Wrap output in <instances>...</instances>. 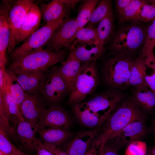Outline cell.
<instances>
[{
	"instance_id": "6da1fadb",
	"label": "cell",
	"mask_w": 155,
	"mask_h": 155,
	"mask_svg": "<svg viewBox=\"0 0 155 155\" xmlns=\"http://www.w3.org/2000/svg\"><path fill=\"white\" fill-rule=\"evenodd\" d=\"M126 97L122 91L108 89L86 101L71 105L72 113L84 126L100 129Z\"/></svg>"
},
{
	"instance_id": "7a4b0ae2",
	"label": "cell",
	"mask_w": 155,
	"mask_h": 155,
	"mask_svg": "<svg viewBox=\"0 0 155 155\" xmlns=\"http://www.w3.org/2000/svg\"><path fill=\"white\" fill-rule=\"evenodd\" d=\"M136 58L114 52L108 55L101 70L103 82L108 89L122 91L129 87L130 73Z\"/></svg>"
},
{
	"instance_id": "3957f363",
	"label": "cell",
	"mask_w": 155,
	"mask_h": 155,
	"mask_svg": "<svg viewBox=\"0 0 155 155\" xmlns=\"http://www.w3.org/2000/svg\"><path fill=\"white\" fill-rule=\"evenodd\" d=\"M145 113L131 96H127L100 128V134L105 143L130 123L144 119Z\"/></svg>"
},
{
	"instance_id": "277c9868",
	"label": "cell",
	"mask_w": 155,
	"mask_h": 155,
	"mask_svg": "<svg viewBox=\"0 0 155 155\" xmlns=\"http://www.w3.org/2000/svg\"><path fill=\"white\" fill-rule=\"evenodd\" d=\"M65 53V49L55 51L41 48L18 57L6 68L15 73L25 71H48L52 66L63 61Z\"/></svg>"
},
{
	"instance_id": "5b68a950",
	"label": "cell",
	"mask_w": 155,
	"mask_h": 155,
	"mask_svg": "<svg viewBox=\"0 0 155 155\" xmlns=\"http://www.w3.org/2000/svg\"><path fill=\"white\" fill-rule=\"evenodd\" d=\"M99 80L96 62L82 63L69 96L67 104L71 106L82 102L96 90Z\"/></svg>"
},
{
	"instance_id": "8992f818",
	"label": "cell",
	"mask_w": 155,
	"mask_h": 155,
	"mask_svg": "<svg viewBox=\"0 0 155 155\" xmlns=\"http://www.w3.org/2000/svg\"><path fill=\"white\" fill-rule=\"evenodd\" d=\"M146 30L137 25L127 27L120 31L113 45L114 52L135 58L137 51L143 46Z\"/></svg>"
},
{
	"instance_id": "52a82bcc",
	"label": "cell",
	"mask_w": 155,
	"mask_h": 155,
	"mask_svg": "<svg viewBox=\"0 0 155 155\" xmlns=\"http://www.w3.org/2000/svg\"><path fill=\"white\" fill-rule=\"evenodd\" d=\"M66 15H64L55 21L46 23L38 29L10 54V59L12 61L21 56L46 45Z\"/></svg>"
},
{
	"instance_id": "ba28073f",
	"label": "cell",
	"mask_w": 155,
	"mask_h": 155,
	"mask_svg": "<svg viewBox=\"0 0 155 155\" xmlns=\"http://www.w3.org/2000/svg\"><path fill=\"white\" fill-rule=\"evenodd\" d=\"M45 104L49 107L61 106L69 92L67 85L62 77L60 66H52L49 71L46 81L40 93Z\"/></svg>"
},
{
	"instance_id": "9c48e42d",
	"label": "cell",
	"mask_w": 155,
	"mask_h": 155,
	"mask_svg": "<svg viewBox=\"0 0 155 155\" xmlns=\"http://www.w3.org/2000/svg\"><path fill=\"white\" fill-rule=\"evenodd\" d=\"M35 3L32 0H19L12 6L9 15L11 35L7 54H10L15 49L19 32L27 13Z\"/></svg>"
},
{
	"instance_id": "30bf717a",
	"label": "cell",
	"mask_w": 155,
	"mask_h": 155,
	"mask_svg": "<svg viewBox=\"0 0 155 155\" xmlns=\"http://www.w3.org/2000/svg\"><path fill=\"white\" fill-rule=\"evenodd\" d=\"M100 129L76 133L61 147L68 155H84L96 140Z\"/></svg>"
},
{
	"instance_id": "8fae6325",
	"label": "cell",
	"mask_w": 155,
	"mask_h": 155,
	"mask_svg": "<svg viewBox=\"0 0 155 155\" xmlns=\"http://www.w3.org/2000/svg\"><path fill=\"white\" fill-rule=\"evenodd\" d=\"M78 30L76 18L66 17L46 44V49L57 51L65 48Z\"/></svg>"
},
{
	"instance_id": "7c38bea8",
	"label": "cell",
	"mask_w": 155,
	"mask_h": 155,
	"mask_svg": "<svg viewBox=\"0 0 155 155\" xmlns=\"http://www.w3.org/2000/svg\"><path fill=\"white\" fill-rule=\"evenodd\" d=\"M37 124L39 127H57L69 129L73 124V120L63 107L53 106L46 108Z\"/></svg>"
},
{
	"instance_id": "4fadbf2b",
	"label": "cell",
	"mask_w": 155,
	"mask_h": 155,
	"mask_svg": "<svg viewBox=\"0 0 155 155\" xmlns=\"http://www.w3.org/2000/svg\"><path fill=\"white\" fill-rule=\"evenodd\" d=\"M39 129L37 124H32L25 119L18 123L15 131L20 150L29 153L36 152V135Z\"/></svg>"
},
{
	"instance_id": "5bb4252c",
	"label": "cell",
	"mask_w": 155,
	"mask_h": 155,
	"mask_svg": "<svg viewBox=\"0 0 155 155\" xmlns=\"http://www.w3.org/2000/svg\"><path fill=\"white\" fill-rule=\"evenodd\" d=\"M45 103L40 93L34 94L25 93L24 99L20 110L25 120L37 124L45 110Z\"/></svg>"
},
{
	"instance_id": "9a60e30c",
	"label": "cell",
	"mask_w": 155,
	"mask_h": 155,
	"mask_svg": "<svg viewBox=\"0 0 155 155\" xmlns=\"http://www.w3.org/2000/svg\"><path fill=\"white\" fill-rule=\"evenodd\" d=\"M10 1H4L0 8V68L5 67L6 53L9 42L11 29L9 15L12 7Z\"/></svg>"
},
{
	"instance_id": "2e32d148",
	"label": "cell",
	"mask_w": 155,
	"mask_h": 155,
	"mask_svg": "<svg viewBox=\"0 0 155 155\" xmlns=\"http://www.w3.org/2000/svg\"><path fill=\"white\" fill-rule=\"evenodd\" d=\"M49 71H29L15 73L25 93H40L45 84Z\"/></svg>"
},
{
	"instance_id": "e0dca14e",
	"label": "cell",
	"mask_w": 155,
	"mask_h": 155,
	"mask_svg": "<svg viewBox=\"0 0 155 155\" xmlns=\"http://www.w3.org/2000/svg\"><path fill=\"white\" fill-rule=\"evenodd\" d=\"M146 133L144 119L137 120L126 125L112 140L119 147L127 146L134 141L140 140Z\"/></svg>"
},
{
	"instance_id": "ac0fdd59",
	"label": "cell",
	"mask_w": 155,
	"mask_h": 155,
	"mask_svg": "<svg viewBox=\"0 0 155 155\" xmlns=\"http://www.w3.org/2000/svg\"><path fill=\"white\" fill-rule=\"evenodd\" d=\"M40 139L44 143L59 148L63 146L76 132L57 127H39Z\"/></svg>"
},
{
	"instance_id": "d6986e66",
	"label": "cell",
	"mask_w": 155,
	"mask_h": 155,
	"mask_svg": "<svg viewBox=\"0 0 155 155\" xmlns=\"http://www.w3.org/2000/svg\"><path fill=\"white\" fill-rule=\"evenodd\" d=\"M104 47L99 44L84 43L77 44L71 52L82 63L96 62L102 57Z\"/></svg>"
},
{
	"instance_id": "ffe728a7",
	"label": "cell",
	"mask_w": 155,
	"mask_h": 155,
	"mask_svg": "<svg viewBox=\"0 0 155 155\" xmlns=\"http://www.w3.org/2000/svg\"><path fill=\"white\" fill-rule=\"evenodd\" d=\"M41 19L39 7L35 3L25 18L19 32L17 44L28 38L38 29Z\"/></svg>"
},
{
	"instance_id": "44dd1931",
	"label": "cell",
	"mask_w": 155,
	"mask_h": 155,
	"mask_svg": "<svg viewBox=\"0 0 155 155\" xmlns=\"http://www.w3.org/2000/svg\"><path fill=\"white\" fill-rule=\"evenodd\" d=\"M0 101L6 112L11 125L15 130L18 123L25 119L12 96L5 77L4 94L3 96H0Z\"/></svg>"
},
{
	"instance_id": "7402d4cb",
	"label": "cell",
	"mask_w": 155,
	"mask_h": 155,
	"mask_svg": "<svg viewBox=\"0 0 155 155\" xmlns=\"http://www.w3.org/2000/svg\"><path fill=\"white\" fill-rule=\"evenodd\" d=\"M42 19L46 23L55 21L62 16L67 15L71 8L65 0H53L39 7Z\"/></svg>"
},
{
	"instance_id": "603a6c76",
	"label": "cell",
	"mask_w": 155,
	"mask_h": 155,
	"mask_svg": "<svg viewBox=\"0 0 155 155\" xmlns=\"http://www.w3.org/2000/svg\"><path fill=\"white\" fill-rule=\"evenodd\" d=\"M60 66L61 74L67 86L69 96L80 70L82 63L71 52L66 61Z\"/></svg>"
},
{
	"instance_id": "cb8c5ba5",
	"label": "cell",
	"mask_w": 155,
	"mask_h": 155,
	"mask_svg": "<svg viewBox=\"0 0 155 155\" xmlns=\"http://www.w3.org/2000/svg\"><path fill=\"white\" fill-rule=\"evenodd\" d=\"M131 97L146 113H151L155 108V94L148 86L133 88Z\"/></svg>"
},
{
	"instance_id": "d4e9b609",
	"label": "cell",
	"mask_w": 155,
	"mask_h": 155,
	"mask_svg": "<svg viewBox=\"0 0 155 155\" xmlns=\"http://www.w3.org/2000/svg\"><path fill=\"white\" fill-rule=\"evenodd\" d=\"M84 43L98 44L96 27H84L78 30L69 40L65 49L71 51L78 44Z\"/></svg>"
},
{
	"instance_id": "484cf974",
	"label": "cell",
	"mask_w": 155,
	"mask_h": 155,
	"mask_svg": "<svg viewBox=\"0 0 155 155\" xmlns=\"http://www.w3.org/2000/svg\"><path fill=\"white\" fill-rule=\"evenodd\" d=\"M146 59L136 58L134 60L130 73L129 87L134 88L142 86H148L145 79Z\"/></svg>"
},
{
	"instance_id": "4316f807",
	"label": "cell",
	"mask_w": 155,
	"mask_h": 155,
	"mask_svg": "<svg viewBox=\"0 0 155 155\" xmlns=\"http://www.w3.org/2000/svg\"><path fill=\"white\" fill-rule=\"evenodd\" d=\"M4 72L12 96L20 109L21 105L24 99L25 93L18 81L16 74L6 67Z\"/></svg>"
},
{
	"instance_id": "83f0119b",
	"label": "cell",
	"mask_w": 155,
	"mask_h": 155,
	"mask_svg": "<svg viewBox=\"0 0 155 155\" xmlns=\"http://www.w3.org/2000/svg\"><path fill=\"white\" fill-rule=\"evenodd\" d=\"M155 46V18L146 30L145 41L140 51L138 59H146L154 56Z\"/></svg>"
},
{
	"instance_id": "f1b7e54d",
	"label": "cell",
	"mask_w": 155,
	"mask_h": 155,
	"mask_svg": "<svg viewBox=\"0 0 155 155\" xmlns=\"http://www.w3.org/2000/svg\"><path fill=\"white\" fill-rule=\"evenodd\" d=\"M99 44L101 46L104 45L111 37L113 31V18L111 11L98 24L96 27Z\"/></svg>"
},
{
	"instance_id": "f546056e",
	"label": "cell",
	"mask_w": 155,
	"mask_h": 155,
	"mask_svg": "<svg viewBox=\"0 0 155 155\" xmlns=\"http://www.w3.org/2000/svg\"><path fill=\"white\" fill-rule=\"evenodd\" d=\"M111 11L112 9L110 1L101 0L93 11L86 27H95L96 25L98 24Z\"/></svg>"
},
{
	"instance_id": "4dcf8cb0",
	"label": "cell",
	"mask_w": 155,
	"mask_h": 155,
	"mask_svg": "<svg viewBox=\"0 0 155 155\" xmlns=\"http://www.w3.org/2000/svg\"><path fill=\"white\" fill-rule=\"evenodd\" d=\"M0 151L4 155H27L12 143L7 132L0 125Z\"/></svg>"
},
{
	"instance_id": "1f68e13d",
	"label": "cell",
	"mask_w": 155,
	"mask_h": 155,
	"mask_svg": "<svg viewBox=\"0 0 155 155\" xmlns=\"http://www.w3.org/2000/svg\"><path fill=\"white\" fill-rule=\"evenodd\" d=\"M99 2L98 0H89L83 4L76 18L78 30L84 28L87 24L93 11Z\"/></svg>"
},
{
	"instance_id": "d6a6232c",
	"label": "cell",
	"mask_w": 155,
	"mask_h": 155,
	"mask_svg": "<svg viewBox=\"0 0 155 155\" xmlns=\"http://www.w3.org/2000/svg\"><path fill=\"white\" fill-rule=\"evenodd\" d=\"M145 2L140 0H131L126 7L119 14V22L136 20L139 10Z\"/></svg>"
},
{
	"instance_id": "836d02e7",
	"label": "cell",
	"mask_w": 155,
	"mask_h": 155,
	"mask_svg": "<svg viewBox=\"0 0 155 155\" xmlns=\"http://www.w3.org/2000/svg\"><path fill=\"white\" fill-rule=\"evenodd\" d=\"M0 125L2 126L10 137L19 148L15 131L11 125L6 112L2 103L0 101Z\"/></svg>"
},
{
	"instance_id": "e575fe53",
	"label": "cell",
	"mask_w": 155,
	"mask_h": 155,
	"mask_svg": "<svg viewBox=\"0 0 155 155\" xmlns=\"http://www.w3.org/2000/svg\"><path fill=\"white\" fill-rule=\"evenodd\" d=\"M155 18V7L145 2L140 7L136 20L146 22L152 21Z\"/></svg>"
},
{
	"instance_id": "d590c367",
	"label": "cell",
	"mask_w": 155,
	"mask_h": 155,
	"mask_svg": "<svg viewBox=\"0 0 155 155\" xmlns=\"http://www.w3.org/2000/svg\"><path fill=\"white\" fill-rule=\"evenodd\" d=\"M146 143L140 140L134 141L129 144L125 152V155H146Z\"/></svg>"
},
{
	"instance_id": "8d00e7d4",
	"label": "cell",
	"mask_w": 155,
	"mask_h": 155,
	"mask_svg": "<svg viewBox=\"0 0 155 155\" xmlns=\"http://www.w3.org/2000/svg\"><path fill=\"white\" fill-rule=\"evenodd\" d=\"M36 155H57L56 147L43 143L37 138Z\"/></svg>"
},
{
	"instance_id": "74e56055",
	"label": "cell",
	"mask_w": 155,
	"mask_h": 155,
	"mask_svg": "<svg viewBox=\"0 0 155 155\" xmlns=\"http://www.w3.org/2000/svg\"><path fill=\"white\" fill-rule=\"evenodd\" d=\"M105 142L99 135L94 143L84 155H102Z\"/></svg>"
},
{
	"instance_id": "f35d334b",
	"label": "cell",
	"mask_w": 155,
	"mask_h": 155,
	"mask_svg": "<svg viewBox=\"0 0 155 155\" xmlns=\"http://www.w3.org/2000/svg\"><path fill=\"white\" fill-rule=\"evenodd\" d=\"M119 147L111 140L104 144L102 155H118L117 150Z\"/></svg>"
},
{
	"instance_id": "ab89813d",
	"label": "cell",
	"mask_w": 155,
	"mask_h": 155,
	"mask_svg": "<svg viewBox=\"0 0 155 155\" xmlns=\"http://www.w3.org/2000/svg\"><path fill=\"white\" fill-rule=\"evenodd\" d=\"M153 69V73L151 75L144 73L145 79L148 87L155 94V69Z\"/></svg>"
},
{
	"instance_id": "60d3db41",
	"label": "cell",
	"mask_w": 155,
	"mask_h": 155,
	"mask_svg": "<svg viewBox=\"0 0 155 155\" xmlns=\"http://www.w3.org/2000/svg\"><path fill=\"white\" fill-rule=\"evenodd\" d=\"M131 0H116L117 10L118 13H120L127 5Z\"/></svg>"
},
{
	"instance_id": "b9f144b4",
	"label": "cell",
	"mask_w": 155,
	"mask_h": 155,
	"mask_svg": "<svg viewBox=\"0 0 155 155\" xmlns=\"http://www.w3.org/2000/svg\"><path fill=\"white\" fill-rule=\"evenodd\" d=\"M66 3L69 5L71 8L74 7L79 1L78 0H65Z\"/></svg>"
},
{
	"instance_id": "7bdbcfd3",
	"label": "cell",
	"mask_w": 155,
	"mask_h": 155,
	"mask_svg": "<svg viewBox=\"0 0 155 155\" xmlns=\"http://www.w3.org/2000/svg\"><path fill=\"white\" fill-rule=\"evenodd\" d=\"M146 155H155V140L154 145L148 151Z\"/></svg>"
},
{
	"instance_id": "ee69618b",
	"label": "cell",
	"mask_w": 155,
	"mask_h": 155,
	"mask_svg": "<svg viewBox=\"0 0 155 155\" xmlns=\"http://www.w3.org/2000/svg\"><path fill=\"white\" fill-rule=\"evenodd\" d=\"M55 150L57 155H68L66 153L59 148L56 147Z\"/></svg>"
},
{
	"instance_id": "f6af8a7d",
	"label": "cell",
	"mask_w": 155,
	"mask_h": 155,
	"mask_svg": "<svg viewBox=\"0 0 155 155\" xmlns=\"http://www.w3.org/2000/svg\"><path fill=\"white\" fill-rule=\"evenodd\" d=\"M151 127V129L155 138V115L152 119Z\"/></svg>"
},
{
	"instance_id": "bcb514c9",
	"label": "cell",
	"mask_w": 155,
	"mask_h": 155,
	"mask_svg": "<svg viewBox=\"0 0 155 155\" xmlns=\"http://www.w3.org/2000/svg\"><path fill=\"white\" fill-rule=\"evenodd\" d=\"M152 2V5L155 7V0L151 1Z\"/></svg>"
},
{
	"instance_id": "7dc6e473",
	"label": "cell",
	"mask_w": 155,
	"mask_h": 155,
	"mask_svg": "<svg viewBox=\"0 0 155 155\" xmlns=\"http://www.w3.org/2000/svg\"><path fill=\"white\" fill-rule=\"evenodd\" d=\"M0 155H4L0 151Z\"/></svg>"
},
{
	"instance_id": "c3c4849f",
	"label": "cell",
	"mask_w": 155,
	"mask_h": 155,
	"mask_svg": "<svg viewBox=\"0 0 155 155\" xmlns=\"http://www.w3.org/2000/svg\"><path fill=\"white\" fill-rule=\"evenodd\" d=\"M154 56L155 59V55H154Z\"/></svg>"
}]
</instances>
